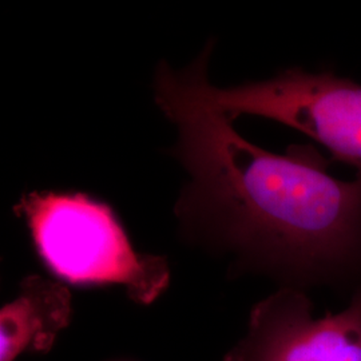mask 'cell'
I'll use <instances>...</instances> for the list:
<instances>
[{
	"label": "cell",
	"instance_id": "1",
	"mask_svg": "<svg viewBox=\"0 0 361 361\" xmlns=\"http://www.w3.org/2000/svg\"><path fill=\"white\" fill-rule=\"evenodd\" d=\"M212 47L183 71L158 67L155 101L178 129L176 154L190 174L176 212L186 226L288 286H361V171L328 173L312 145L264 150L202 92Z\"/></svg>",
	"mask_w": 361,
	"mask_h": 361
},
{
	"label": "cell",
	"instance_id": "4",
	"mask_svg": "<svg viewBox=\"0 0 361 361\" xmlns=\"http://www.w3.org/2000/svg\"><path fill=\"white\" fill-rule=\"evenodd\" d=\"M224 361H361V286L345 310L320 317L301 289L285 286L253 308Z\"/></svg>",
	"mask_w": 361,
	"mask_h": 361
},
{
	"label": "cell",
	"instance_id": "3",
	"mask_svg": "<svg viewBox=\"0 0 361 361\" xmlns=\"http://www.w3.org/2000/svg\"><path fill=\"white\" fill-rule=\"evenodd\" d=\"M202 92L234 119L257 116L301 131L335 161L361 171V85L331 71L288 68L276 77L219 89L205 79Z\"/></svg>",
	"mask_w": 361,
	"mask_h": 361
},
{
	"label": "cell",
	"instance_id": "2",
	"mask_svg": "<svg viewBox=\"0 0 361 361\" xmlns=\"http://www.w3.org/2000/svg\"><path fill=\"white\" fill-rule=\"evenodd\" d=\"M39 256L73 284H114L140 304H150L169 284L168 262L140 255L111 207L83 194L34 192L20 198Z\"/></svg>",
	"mask_w": 361,
	"mask_h": 361
},
{
	"label": "cell",
	"instance_id": "5",
	"mask_svg": "<svg viewBox=\"0 0 361 361\" xmlns=\"http://www.w3.org/2000/svg\"><path fill=\"white\" fill-rule=\"evenodd\" d=\"M71 319V295L63 285L30 276L0 313V361L26 350H47Z\"/></svg>",
	"mask_w": 361,
	"mask_h": 361
}]
</instances>
